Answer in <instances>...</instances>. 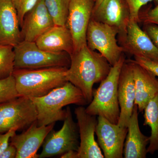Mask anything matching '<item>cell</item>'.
Returning a JSON list of instances; mask_svg holds the SVG:
<instances>
[{"label": "cell", "instance_id": "cb8c5ba5", "mask_svg": "<svg viewBox=\"0 0 158 158\" xmlns=\"http://www.w3.org/2000/svg\"><path fill=\"white\" fill-rule=\"evenodd\" d=\"M19 96L13 76L0 80V104Z\"/></svg>", "mask_w": 158, "mask_h": 158}, {"label": "cell", "instance_id": "603a6c76", "mask_svg": "<svg viewBox=\"0 0 158 158\" xmlns=\"http://www.w3.org/2000/svg\"><path fill=\"white\" fill-rule=\"evenodd\" d=\"M14 47L0 44V80L12 75L15 69Z\"/></svg>", "mask_w": 158, "mask_h": 158}, {"label": "cell", "instance_id": "52a82bcc", "mask_svg": "<svg viewBox=\"0 0 158 158\" xmlns=\"http://www.w3.org/2000/svg\"><path fill=\"white\" fill-rule=\"evenodd\" d=\"M37 119L36 107L29 98L19 96L0 104V134L25 129Z\"/></svg>", "mask_w": 158, "mask_h": 158}, {"label": "cell", "instance_id": "5bb4252c", "mask_svg": "<svg viewBox=\"0 0 158 158\" xmlns=\"http://www.w3.org/2000/svg\"><path fill=\"white\" fill-rule=\"evenodd\" d=\"M54 25L44 0H38L23 18L20 27L21 40L35 42L41 34Z\"/></svg>", "mask_w": 158, "mask_h": 158}, {"label": "cell", "instance_id": "9a60e30c", "mask_svg": "<svg viewBox=\"0 0 158 158\" xmlns=\"http://www.w3.org/2000/svg\"><path fill=\"white\" fill-rule=\"evenodd\" d=\"M120 116L117 124L127 127L135 105L136 92L132 68L131 63L125 62L122 68L118 88Z\"/></svg>", "mask_w": 158, "mask_h": 158}, {"label": "cell", "instance_id": "d6986e66", "mask_svg": "<svg viewBox=\"0 0 158 158\" xmlns=\"http://www.w3.org/2000/svg\"><path fill=\"white\" fill-rule=\"evenodd\" d=\"M35 43L40 48L48 52H65L70 56L74 51L72 36L66 26L55 25L41 34Z\"/></svg>", "mask_w": 158, "mask_h": 158}, {"label": "cell", "instance_id": "6da1fadb", "mask_svg": "<svg viewBox=\"0 0 158 158\" xmlns=\"http://www.w3.org/2000/svg\"><path fill=\"white\" fill-rule=\"evenodd\" d=\"M70 58L66 80L82 91L89 104L93 99L94 85L106 78L112 66L101 54L87 45L74 52Z\"/></svg>", "mask_w": 158, "mask_h": 158}, {"label": "cell", "instance_id": "4dcf8cb0", "mask_svg": "<svg viewBox=\"0 0 158 158\" xmlns=\"http://www.w3.org/2000/svg\"><path fill=\"white\" fill-rule=\"evenodd\" d=\"M17 150L14 145L9 143V145L0 155V158H16Z\"/></svg>", "mask_w": 158, "mask_h": 158}, {"label": "cell", "instance_id": "ac0fdd59", "mask_svg": "<svg viewBox=\"0 0 158 158\" xmlns=\"http://www.w3.org/2000/svg\"><path fill=\"white\" fill-rule=\"evenodd\" d=\"M21 40L18 15L12 0H0V44L14 47Z\"/></svg>", "mask_w": 158, "mask_h": 158}, {"label": "cell", "instance_id": "30bf717a", "mask_svg": "<svg viewBox=\"0 0 158 158\" xmlns=\"http://www.w3.org/2000/svg\"><path fill=\"white\" fill-rule=\"evenodd\" d=\"M97 119L95 133L104 158H123L127 127L113 124L102 116H98Z\"/></svg>", "mask_w": 158, "mask_h": 158}, {"label": "cell", "instance_id": "ffe728a7", "mask_svg": "<svg viewBox=\"0 0 158 158\" xmlns=\"http://www.w3.org/2000/svg\"><path fill=\"white\" fill-rule=\"evenodd\" d=\"M138 107L134 106L132 114L128 123V132L124 142L123 158H145L149 137L141 132L138 123Z\"/></svg>", "mask_w": 158, "mask_h": 158}, {"label": "cell", "instance_id": "83f0119b", "mask_svg": "<svg viewBox=\"0 0 158 158\" xmlns=\"http://www.w3.org/2000/svg\"><path fill=\"white\" fill-rule=\"evenodd\" d=\"M139 19L144 24H153L158 26V5L153 9L145 11L139 15Z\"/></svg>", "mask_w": 158, "mask_h": 158}, {"label": "cell", "instance_id": "4fadbf2b", "mask_svg": "<svg viewBox=\"0 0 158 158\" xmlns=\"http://www.w3.org/2000/svg\"><path fill=\"white\" fill-rule=\"evenodd\" d=\"M55 123L40 126L36 120L21 134L15 133L10 141L17 150L16 158H39L37 151Z\"/></svg>", "mask_w": 158, "mask_h": 158}, {"label": "cell", "instance_id": "ba28073f", "mask_svg": "<svg viewBox=\"0 0 158 158\" xmlns=\"http://www.w3.org/2000/svg\"><path fill=\"white\" fill-rule=\"evenodd\" d=\"M118 30L106 24L90 19L86 33L87 45L91 50L98 51L111 66L118 62L124 49L117 43Z\"/></svg>", "mask_w": 158, "mask_h": 158}, {"label": "cell", "instance_id": "8992f818", "mask_svg": "<svg viewBox=\"0 0 158 158\" xmlns=\"http://www.w3.org/2000/svg\"><path fill=\"white\" fill-rule=\"evenodd\" d=\"M66 115L63 126L58 131L53 130L48 133L42 144V150L39 158L51 157L62 155L73 150L78 151L80 137L77 124L74 121L69 107L66 109Z\"/></svg>", "mask_w": 158, "mask_h": 158}, {"label": "cell", "instance_id": "44dd1931", "mask_svg": "<svg viewBox=\"0 0 158 158\" xmlns=\"http://www.w3.org/2000/svg\"><path fill=\"white\" fill-rule=\"evenodd\" d=\"M144 125L151 130L147 152L154 154L158 151V93L152 99L144 109Z\"/></svg>", "mask_w": 158, "mask_h": 158}, {"label": "cell", "instance_id": "3957f363", "mask_svg": "<svg viewBox=\"0 0 158 158\" xmlns=\"http://www.w3.org/2000/svg\"><path fill=\"white\" fill-rule=\"evenodd\" d=\"M67 67L15 69L12 73L19 96L40 97L67 82Z\"/></svg>", "mask_w": 158, "mask_h": 158}, {"label": "cell", "instance_id": "1f68e13d", "mask_svg": "<svg viewBox=\"0 0 158 158\" xmlns=\"http://www.w3.org/2000/svg\"><path fill=\"white\" fill-rule=\"evenodd\" d=\"M61 158H78V152L75 151L71 150L63 154L61 156Z\"/></svg>", "mask_w": 158, "mask_h": 158}, {"label": "cell", "instance_id": "5b68a950", "mask_svg": "<svg viewBox=\"0 0 158 158\" xmlns=\"http://www.w3.org/2000/svg\"><path fill=\"white\" fill-rule=\"evenodd\" d=\"M15 68L69 67L70 56L65 52H53L40 48L35 42L22 40L14 47Z\"/></svg>", "mask_w": 158, "mask_h": 158}, {"label": "cell", "instance_id": "277c9868", "mask_svg": "<svg viewBox=\"0 0 158 158\" xmlns=\"http://www.w3.org/2000/svg\"><path fill=\"white\" fill-rule=\"evenodd\" d=\"M125 62V58L123 54L118 62L111 67L107 76L101 82L98 88L93 90V99L86 108L88 114L102 116L113 124L118 123L120 116L118 80Z\"/></svg>", "mask_w": 158, "mask_h": 158}, {"label": "cell", "instance_id": "f546056e", "mask_svg": "<svg viewBox=\"0 0 158 158\" xmlns=\"http://www.w3.org/2000/svg\"><path fill=\"white\" fill-rule=\"evenodd\" d=\"M17 131L16 129H12L7 132L0 134V155L8 146L11 137L14 135Z\"/></svg>", "mask_w": 158, "mask_h": 158}, {"label": "cell", "instance_id": "9c48e42d", "mask_svg": "<svg viewBox=\"0 0 158 158\" xmlns=\"http://www.w3.org/2000/svg\"><path fill=\"white\" fill-rule=\"evenodd\" d=\"M94 6V0H70L65 26L72 36L74 52L87 45L86 33Z\"/></svg>", "mask_w": 158, "mask_h": 158}, {"label": "cell", "instance_id": "4316f807", "mask_svg": "<svg viewBox=\"0 0 158 158\" xmlns=\"http://www.w3.org/2000/svg\"><path fill=\"white\" fill-rule=\"evenodd\" d=\"M134 62L141 65L152 73L156 77H158V62L144 58V57L135 56Z\"/></svg>", "mask_w": 158, "mask_h": 158}, {"label": "cell", "instance_id": "7402d4cb", "mask_svg": "<svg viewBox=\"0 0 158 158\" xmlns=\"http://www.w3.org/2000/svg\"><path fill=\"white\" fill-rule=\"evenodd\" d=\"M70 0H44L46 7L56 25L65 26Z\"/></svg>", "mask_w": 158, "mask_h": 158}, {"label": "cell", "instance_id": "7c38bea8", "mask_svg": "<svg viewBox=\"0 0 158 158\" xmlns=\"http://www.w3.org/2000/svg\"><path fill=\"white\" fill-rule=\"evenodd\" d=\"M78 127L80 146L78 158H103V154L94 138L98 119L96 116L86 112V108L81 106L74 111Z\"/></svg>", "mask_w": 158, "mask_h": 158}, {"label": "cell", "instance_id": "484cf974", "mask_svg": "<svg viewBox=\"0 0 158 158\" xmlns=\"http://www.w3.org/2000/svg\"><path fill=\"white\" fill-rule=\"evenodd\" d=\"M38 0H12L17 11L20 27L22 25L23 19L27 12L32 9Z\"/></svg>", "mask_w": 158, "mask_h": 158}, {"label": "cell", "instance_id": "8fae6325", "mask_svg": "<svg viewBox=\"0 0 158 158\" xmlns=\"http://www.w3.org/2000/svg\"><path fill=\"white\" fill-rule=\"evenodd\" d=\"M91 19L116 28L123 42L130 20L129 10L124 0H103L94 7Z\"/></svg>", "mask_w": 158, "mask_h": 158}, {"label": "cell", "instance_id": "d6a6232c", "mask_svg": "<svg viewBox=\"0 0 158 158\" xmlns=\"http://www.w3.org/2000/svg\"><path fill=\"white\" fill-rule=\"evenodd\" d=\"M103 1V0H94V7H96V6H98Z\"/></svg>", "mask_w": 158, "mask_h": 158}, {"label": "cell", "instance_id": "e0dca14e", "mask_svg": "<svg viewBox=\"0 0 158 158\" xmlns=\"http://www.w3.org/2000/svg\"><path fill=\"white\" fill-rule=\"evenodd\" d=\"M132 68L135 88V104L139 112L144 110L150 101L158 93V79L146 69L133 60L128 61Z\"/></svg>", "mask_w": 158, "mask_h": 158}, {"label": "cell", "instance_id": "d4e9b609", "mask_svg": "<svg viewBox=\"0 0 158 158\" xmlns=\"http://www.w3.org/2000/svg\"><path fill=\"white\" fill-rule=\"evenodd\" d=\"M128 7L130 13V20L138 23L139 19V11L142 6L148 2H158V0H124Z\"/></svg>", "mask_w": 158, "mask_h": 158}, {"label": "cell", "instance_id": "f1b7e54d", "mask_svg": "<svg viewBox=\"0 0 158 158\" xmlns=\"http://www.w3.org/2000/svg\"><path fill=\"white\" fill-rule=\"evenodd\" d=\"M144 31L149 36L158 50V26L153 24H144Z\"/></svg>", "mask_w": 158, "mask_h": 158}, {"label": "cell", "instance_id": "7a4b0ae2", "mask_svg": "<svg viewBox=\"0 0 158 158\" xmlns=\"http://www.w3.org/2000/svg\"><path fill=\"white\" fill-rule=\"evenodd\" d=\"M30 98L36 107L37 121L40 126L63 121L66 115V110H63L65 106L88 104L82 91L69 81L44 96Z\"/></svg>", "mask_w": 158, "mask_h": 158}, {"label": "cell", "instance_id": "2e32d148", "mask_svg": "<svg viewBox=\"0 0 158 158\" xmlns=\"http://www.w3.org/2000/svg\"><path fill=\"white\" fill-rule=\"evenodd\" d=\"M124 50L135 56L144 57L158 62V50L146 32L140 28L138 23L130 20L123 43Z\"/></svg>", "mask_w": 158, "mask_h": 158}]
</instances>
